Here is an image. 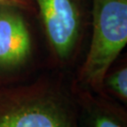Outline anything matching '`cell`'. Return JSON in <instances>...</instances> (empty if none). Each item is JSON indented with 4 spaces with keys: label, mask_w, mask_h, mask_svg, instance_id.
Returning a JSON list of instances; mask_svg holds the SVG:
<instances>
[{
    "label": "cell",
    "mask_w": 127,
    "mask_h": 127,
    "mask_svg": "<svg viewBox=\"0 0 127 127\" xmlns=\"http://www.w3.org/2000/svg\"><path fill=\"white\" fill-rule=\"evenodd\" d=\"M109 89L118 96L121 100H127V68L122 67L114 72L107 78Z\"/></svg>",
    "instance_id": "cell-5"
},
{
    "label": "cell",
    "mask_w": 127,
    "mask_h": 127,
    "mask_svg": "<svg viewBox=\"0 0 127 127\" xmlns=\"http://www.w3.org/2000/svg\"><path fill=\"white\" fill-rule=\"evenodd\" d=\"M92 127H123V125L116 119L108 116H98L94 120Z\"/></svg>",
    "instance_id": "cell-6"
},
{
    "label": "cell",
    "mask_w": 127,
    "mask_h": 127,
    "mask_svg": "<svg viewBox=\"0 0 127 127\" xmlns=\"http://www.w3.org/2000/svg\"><path fill=\"white\" fill-rule=\"evenodd\" d=\"M30 50V35L23 16L15 8L0 6V68L24 63Z\"/></svg>",
    "instance_id": "cell-4"
},
{
    "label": "cell",
    "mask_w": 127,
    "mask_h": 127,
    "mask_svg": "<svg viewBox=\"0 0 127 127\" xmlns=\"http://www.w3.org/2000/svg\"><path fill=\"white\" fill-rule=\"evenodd\" d=\"M92 37L79 78L99 90L127 43V0H93Z\"/></svg>",
    "instance_id": "cell-1"
},
{
    "label": "cell",
    "mask_w": 127,
    "mask_h": 127,
    "mask_svg": "<svg viewBox=\"0 0 127 127\" xmlns=\"http://www.w3.org/2000/svg\"><path fill=\"white\" fill-rule=\"evenodd\" d=\"M46 36L61 60L72 54L78 40L81 15L75 0H35Z\"/></svg>",
    "instance_id": "cell-3"
},
{
    "label": "cell",
    "mask_w": 127,
    "mask_h": 127,
    "mask_svg": "<svg viewBox=\"0 0 127 127\" xmlns=\"http://www.w3.org/2000/svg\"><path fill=\"white\" fill-rule=\"evenodd\" d=\"M0 127H77L63 98L46 87L0 92Z\"/></svg>",
    "instance_id": "cell-2"
},
{
    "label": "cell",
    "mask_w": 127,
    "mask_h": 127,
    "mask_svg": "<svg viewBox=\"0 0 127 127\" xmlns=\"http://www.w3.org/2000/svg\"><path fill=\"white\" fill-rule=\"evenodd\" d=\"M0 6H7L15 9H31V0H0Z\"/></svg>",
    "instance_id": "cell-7"
}]
</instances>
